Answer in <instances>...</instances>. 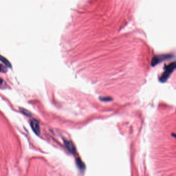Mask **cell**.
Wrapping results in <instances>:
<instances>
[{"label": "cell", "mask_w": 176, "mask_h": 176, "mask_svg": "<svg viewBox=\"0 0 176 176\" xmlns=\"http://www.w3.org/2000/svg\"><path fill=\"white\" fill-rule=\"evenodd\" d=\"M176 68V61L172 62L164 67V71L160 78V81L165 82L168 79L171 74Z\"/></svg>", "instance_id": "6da1fadb"}, {"label": "cell", "mask_w": 176, "mask_h": 176, "mask_svg": "<svg viewBox=\"0 0 176 176\" xmlns=\"http://www.w3.org/2000/svg\"><path fill=\"white\" fill-rule=\"evenodd\" d=\"M172 57V55L170 54H161L155 55L152 59L151 60V65L152 66L157 65L158 63L164 60L167 59H170Z\"/></svg>", "instance_id": "7a4b0ae2"}, {"label": "cell", "mask_w": 176, "mask_h": 176, "mask_svg": "<svg viewBox=\"0 0 176 176\" xmlns=\"http://www.w3.org/2000/svg\"><path fill=\"white\" fill-rule=\"evenodd\" d=\"M30 126L34 133L39 135L40 133V128L38 121L35 119H32L30 120Z\"/></svg>", "instance_id": "3957f363"}, {"label": "cell", "mask_w": 176, "mask_h": 176, "mask_svg": "<svg viewBox=\"0 0 176 176\" xmlns=\"http://www.w3.org/2000/svg\"><path fill=\"white\" fill-rule=\"evenodd\" d=\"M64 144L65 147L67 149V150L72 154H75L76 153V149L73 144L69 141L64 140Z\"/></svg>", "instance_id": "277c9868"}, {"label": "cell", "mask_w": 176, "mask_h": 176, "mask_svg": "<svg viewBox=\"0 0 176 176\" xmlns=\"http://www.w3.org/2000/svg\"><path fill=\"white\" fill-rule=\"evenodd\" d=\"M0 61L1 62H2L3 63H4V64L6 66L8 67L9 68H11V65L10 64V62L9 61V60H8L7 59H6L5 58H4V56H3L2 55H1L0 54Z\"/></svg>", "instance_id": "5b68a950"}, {"label": "cell", "mask_w": 176, "mask_h": 176, "mask_svg": "<svg viewBox=\"0 0 176 176\" xmlns=\"http://www.w3.org/2000/svg\"><path fill=\"white\" fill-rule=\"evenodd\" d=\"M77 163L78 167L80 168V169H84L85 168V165L84 163L80 160L78 159L77 160Z\"/></svg>", "instance_id": "8992f818"}, {"label": "cell", "mask_w": 176, "mask_h": 176, "mask_svg": "<svg viewBox=\"0 0 176 176\" xmlns=\"http://www.w3.org/2000/svg\"><path fill=\"white\" fill-rule=\"evenodd\" d=\"M20 111L25 115H26V116H29L31 115V113L28 111L26 110L25 109H22V108H20Z\"/></svg>", "instance_id": "52a82bcc"}, {"label": "cell", "mask_w": 176, "mask_h": 176, "mask_svg": "<svg viewBox=\"0 0 176 176\" xmlns=\"http://www.w3.org/2000/svg\"><path fill=\"white\" fill-rule=\"evenodd\" d=\"M7 71V69L6 66L3 65L2 64H0V72L6 73Z\"/></svg>", "instance_id": "ba28073f"}, {"label": "cell", "mask_w": 176, "mask_h": 176, "mask_svg": "<svg viewBox=\"0 0 176 176\" xmlns=\"http://www.w3.org/2000/svg\"><path fill=\"white\" fill-rule=\"evenodd\" d=\"M3 83V80L0 78V85L2 84Z\"/></svg>", "instance_id": "9c48e42d"}, {"label": "cell", "mask_w": 176, "mask_h": 176, "mask_svg": "<svg viewBox=\"0 0 176 176\" xmlns=\"http://www.w3.org/2000/svg\"><path fill=\"white\" fill-rule=\"evenodd\" d=\"M172 134V136H174L175 139H176V134H174V133H173V134Z\"/></svg>", "instance_id": "30bf717a"}]
</instances>
